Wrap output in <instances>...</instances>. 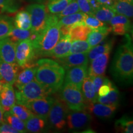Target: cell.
<instances>
[{"label": "cell", "mask_w": 133, "mask_h": 133, "mask_svg": "<svg viewBox=\"0 0 133 133\" xmlns=\"http://www.w3.org/2000/svg\"><path fill=\"white\" fill-rule=\"evenodd\" d=\"M0 133H19L17 131L6 123V121H3L0 123Z\"/></svg>", "instance_id": "obj_44"}, {"label": "cell", "mask_w": 133, "mask_h": 133, "mask_svg": "<svg viewBox=\"0 0 133 133\" xmlns=\"http://www.w3.org/2000/svg\"><path fill=\"white\" fill-rule=\"evenodd\" d=\"M45 119L35 115H33L25 122L27 132H39L45 127Z\"/></svg>", "instance_id": "obj_24"}, {"label": "cell", "mask_w": 133, "mask_h": 133, "mask_svg": "<svg viewBox=\"0 0 133 133\" xmlns=\"http://www.w3.org/2000/svg\"><path fill=\"white\" fill-rule=\"evenodd\" d=\"M91 78L92 79L95 91L97 93L99 88L101 87V85L103 84V83H104V81L105 80V75H101L93 76V77H91Z\"/></svg>", "instance_id": "obj_43"}, {"label": "cell", "mask_w": 133, "mask_h": 133, "mask_svg": "<svg viewBox=\"0 0 133 133\" xmlns=\"http://www.w3.org/2000/svg\"><path fill=\"white\" fill-rule=\"evenodd\" d=\"M32 41L30 39H26L16 43V63L20 67L32 65L33 59L35 57Z\"/></svg>", "instance_id": "obj_7"}, {"label": "cell", "mask_w": 133, "mask_h": 133, "mask_svg": "<svg viewBox=\"0 0 133 133\" xmlns=\"http://www.w3.org/2000/svg\"><path fill=\"white\" fill-rule=\"evenodd\" d=\"M117 107L118 106L109 105L96 102L86 104L85 110H87V112L91 113L97 117L107 119L112 116L116 110Z\"/></svg>", "instance_id": "obj_14"}, {"label": "cell", "mask_w": 133, "mask_h": 133, "mask_svg": "<svg viewBox=\"0 0 133 133\" xmlns=\"http://www.w3.org/2000/svg\"><path fill=\"white\" fill-rule=\"evenodd\" d=\"M12 28V22L11 18L0 17V39L8 37Z\"/></svg>", "instance_id": "obj_36"}, {"label": "cell", "mask_w": 133, "mask_h": 133, "mask_svg": "<svg viewBox=\"0 0 133 133\" xmlns=\"http://www.w3.org/2000/svg\"><path fill=\"white\" fill-rule=\"evenodd\" d=\"M31 21V31L34 34L39 33L47 24L49 15L46 6L40 4H32L26 8Z\"/></svg>", "instance_id": "obj_6"}, {"label": "cell", "mask_w": 133, "mask_h": 133, "mask_svg": "<svg viewBox=\"0 0 133 133\" xmlns=\"http://www.w3.org/2000/svg\"><path fill=\"white\" fill-rule=\"evenodd\" d=\"M71 39L69 35L61 36L54 48L49 51L46 56L55 59H61L70 54Z\"/></svg>", "instance_id": "obj_15"}, {"label": "cell", "mask_w": 133, "mask_h": 133, "mask_svg": "<svg viewBox=\"0 0 133 133\" xmlns=\"http://www.w3.org/2000/svg\"><path fill=\"white\" fill-rule=\"evenodd\" d=\"M16 103V93L11 84H3V88L0 93V106L3 112H9Z\"/></svg>", "instance_id": "obj_17"}, {"label": "cell", "mask_w": 133, "mask_h": 133, "mask_svg": "<svg viewBox=\"0 0 133 133\" xmlns=\"http://www.w3.org/2000/svg\"><path fill=\"white\" fill-rule=\"evenodd\" d=\"M15 93L17 104L23 105L33 100L49 96V93L35 78L21 89L16 90Z\"/></svg>", "instance_id": "obj_5"}, {"label": "cell", "mask_w": 133, "mask_h": 133, "mask_svg": "<svg viewBox=\"0 0 133 133\" xmlns=\"http://www.w3.org/2000/svg\"><path fill=\"white\" fill-rule=\"evenodd\" d=\"M79 10L84 14H93V11L89 4V0H77Z\"/></svg>", "instance_id": "obj_42"}, {"label": "cell", "mask_w": 133, "mask_h": 133, "mask_svg": "<svg viewBox=\"0 0 133 133\" xmlns=\"http://www.w3.org/2000/svg\"><path fill=\"white\" fill-rule=\"evenodd\" d=\"M112 31L116 35H124L131 30V22L127 17L115 14L110 21Z\"/></svg>", "instance_id": "obj_19"}, {"label": "cell", "mask_w": 133, "mask_h": 133, "mask_svg": "<svg viewBox=\"0 0 133 133\" xmlns=\"http://www.w3.org/2000/svg\"><path fill=\"white\" fill-rule=\"evenodd\" d=\"M17 9L13 0H0V14L3 13H12Z\"/></svg>", "instance_id": "obj_40"}, {"label": "cell", "mask_w": 133, "mask_h": 133, "mask_svg": "<svg viewBox=\"0 0 133 133\" xmlns=\"http://www.w3.org/2000/svg\"><path fill=\"white\" fill-rule=\"evenodd\" d=\"M119 92L118 89L114 85L112 89L107 95L97 97V102L109 105H118L119 100Z\"/></svg>", "instance_id": "obj_30"}, {"label": "cell", "mask_w": 133, "mask_h": 133, "mask_svg": "<svg viewBox=\"0 0 133 133\" xmlns=\"http://www.w3.org/2000/svg\"><path fill=\"white\" fill-rule=\"evenodd\" d=\"M79 11H80V10H79L77 1L76 0H71V2L66 6V7L63 10L62 12L56 15H57L58 18L60 19L62 17L69 16V15L74 14V13L79 12Z\"/></svg>", "instance_id": "obj_39"}, {"label": "cell", "mask_w": 133, "mask_h": 133, "mask_svg": "<svg viewBox=\"0 0 133 133\" xmlns=\"http://www.w3.org/2000/svg\"><path fill=\"white\" fill-rule=\"evenodd\" d=\"M16 43L8 37L0 39V60L8 63H16Z\"/></svg>", "instance_id": "obj_16"}, {"label": "cell", "mask_w": 133, "mask_h": 133, "mask_svg": "<svg viewBox=\"0 0 133 133\" xmlns=\"http://www.w3.org/2000/svg\"><path fill=\"white\" fill-rule=\"evenodd\" d=\"M113 86H114V84L109 79L105 78L103 84L101 85V87L99 88V90H98L97 93L99 96L100 97H102V96L107 95L112 89Z\"/></svg>", "instance_id": "obj_41"}, {"label": "cell", "mask_w": 133, "mask_h": 133, "mask_svg": "<svg viewBox=\"0 0 133 133\" xmlns=\"http://www.w3.org/2000/svg\"><path fill=\"white\" fill-rule=\"evenodd\" d=\"M20 66L17 63H8L0 60V81L3 84L13 85L19 73Z\"/></svg>", "instance_id": "obj_11"}, {"label": "cell", "mask_w": 133, "mask_h": 133, "mask_svg": "<svg viewBox=\"0 0 133 133\" xmlns=\"http://www.w3.org/2000/svg\"><path fill=\"white\" fill-rule=\"evenodd\" d=\"M124 1H128V2H129V3H132V4H133V0H124Z\"/></svg>", "instance_id": "obj_49"}, {"label": "cell", "mask_w": 133, "mask_h": 133, "mask_svg": "<svg viewBox=\"0 0 133 133\" xmlns=\"http://www.w3.org/2000/svg\"><path fill=\"white\" fill-rule=\"evenodd\" d=\"M125 42L116 50L110 72L117 82L129 84L132 83L133 78V51L130 35L128 33L126 34Z\"/></svg>", "instance_id": "obj_1"}, {"label": "cell", "mask_w": 133, "mask_h": 133, "mask_svg": "<svg viewBox=\"0 0 133 133\" xmlns=\"http://www.w3.org/2000/svg\"><path fill=\"white\" fill-rule=\"evenodd\" d=\"M112 46L113 42L110 41V42L105 43L103 44H98L97 45L92 47L88 53V59L91 61L100 55L105 52H110Z\"/></svg>", "instance_id": "obj_32"}, {"label": "cell", "mask_w": 133, "mask_h": 133, "mask_svg": "<svg viewBox=\"0 0 133 133\" xmlns=\"http://www.w3.org/2000/svg\"><path fill=\"white\" fill-rule=\"evenodd\" d=\"M67 106L64 101L54 100L50 109L48 119L53 127L57 129H62L66 124Z\"/></svg>", "instance_id": "obj_8"}, {"label": "cell", "mask_w": 133, "mask_h": 133, "mask_svg": "<svg viewBox=\"0 0 133 133\" xmlns=\"http://www.w3.org/2000/svg\"><path fill=\"white\" fill-rule=\"evenodd\" d=\"M91 48V46L86 40H75L71 44L70 54L88 52Z\"/></svg>", "instance_id": "obj_37"}, {"label": "cell", "mask_w": 133, "mask_h": 133, "mask_svg": "<svg viewBox=\"0 0 133 133\" xmlns=\"http://www.w3.org/2000/svg\"><path fill=\"white\" fill-rule=\"evenodd\" d=\"M37 66L36 65L25 66L21 72L19 73L17 78L14 83L17 89H21L25 84L30 82L35 78Z\"/></svg>", "instance_id": "obj_20"}, {"label": "cell", "mask_w": 133, "mask_h": 133, "mask_svg": "<svg viewBox=\"0 0 133 133\" xmlns=\"http://www.w3.org/2000/svg\"><path fill=\"white\" fill-rule=\"evenodd\" d=\"M88 53H71L64 57L57 59V62L66 70L74 66H88L89 61Z\"/></svg>", "instance_id": "obj_13"}, {"label": "cell", "mask_w": 133, "mask_h": 133, "mask_svg": "<svg viewBox=\"0 0 133 133\" xmlns=\"http://www.w3.org/2000/svg\"><path fill=\"white\" fill-rule=\"evenodd\" d=\"M115 14L116 13L112 6L101 5V7L94 12L92 15L102 22L107 23L110 22Z\"/></svg>", "instance_id": "obj_28"}, {"label": "cell", "mask_w": 133, "mask_h": 133, "mask_svg": "<svg viewBox=\"0 0 133 133\" xmlns=\"http://www.w3.org/2000/svg\"><path fill=\"white\" fill-rule=\"evenodd\" d=\"M33 36V33L31 31V30L20 29L13 26L8 37L12 42L17 43L19 41L24 40V39H31Z\"/></svg>", "instance_id": "obj_27"}, {"label": "cell", "mask_w": 133, "mask_h": 133, "mask_svg": "<svg viewBox=\"0 0 133 133\" xmlns=\"http://www.w3.org/2000/svg\"><path fill=\"white\" fill-rule=\"evenodd\" d=\"M112 7L116 14H120L128 18L132 17L133 6L130 3L124 0H116Z\"/></svg>", "instance_id": "obj_25"}, {"label": "cell", "mask_w": 133, "mask_h": 133, "mask_svg": "<svg viewBox=\"0 0 133 133\" xmlns=\"http://www.w3.org/2000/svg\"><path fill=\"white\" fill-rule=\"evenodd\" d=\"M3 118L4 121L9 124L13 128H14L19 133L27 132L26 130L24 121L21 120L17 116H15L10 111L4 113Z\"/></svg>", "instance_id": "obj_26"}, {"label": "cell", "mask_w": 133, "mask_h": 133, "mask_svg": "<svg viewBox=\"0 0 133 133\" xmlns=\"http://www.w3.org/2000/svg\"><path fill=\"white\" fill-rule=\"evenodd\" d=\"M10 112L24 122L34 115L26 106L21 104H15Z\"/></svg>", "instance_id": "obj_33"}, {"label": "cell", "mask_w": 133, "mask_h": 133, "mask_svg": "<svg viewBox=\"0 0 133 133\" xmlns=\"http://www.w3.org/2000/svg\"><path fill=\"white\" fill-rule=\"evenodd\" d=\"M110 52L104 53L91 61V65L88 70L89 77L104 75L109 62Z\"/></svg>", "instance_id": "obj_18"}, {"label": "cell", "mask_w": 133, "mask_h": 133, "mask_svg": "<svg viewBox=\"0 0 133 133\" xmlns=\"http://www.w3.org/2000/svg\"><path fill=\"white\" fill-rule=\"evenodd\" d=\"M86 14L82 12H78L69 16L60 18L59 23L61 26H66L70 28L74 25L78 23L83 22Z\"/></svg>", "instance_id": "obj_29"}, {"label": "cell", "mask_w": 133, "mask_h": 133, "mask_svg": "<svg viewBox=\"0 0 133 133\" xmlns=\"http://www.w3.org/2000/svg\"><path fill=\"white\" fill-rule=\"evenodd\" d=\"M89 3L91 9L92 10L93 13L101 6V3L99 2L98 0H89Z\"/></svg>", "instance_id": "obj_45"}, {"label": "cell", "mask_w": 133, "mask_h": 133, "mask_svg": "<svg viewBox=\"0 0 133 133\" xmlns=\"http://www.w3.org/2000/svg\"><path fill=\"white\" fill-rule=\"evenodd\" d=\"M87 66H77L66 69L64 78L65 83L73 84L81 89L83 80L87 76Z\"/></svg>", "instance_id": "obj_12"}, {"label": "cell", "mask_w": 133, "mask_h": 133, "mask_svg": "<svg viewBox=\"0 0 133 133\" xmlns=\"http://www.w3.org/2000/svg\"><path fill=\"white\" fill-rule=\"evenodd\" d=\"M62 86L61 99L69 109L73 111L84 110L86 102L81 89L69 83H64Z\"/></svg>", "instance_id": "obj_4"}, {"label": "cell", "mask_w": 133, "mask_h": 133, "mask_svg": "<svg viewBox=\"0 0 133 133\" xmlns=\"http://www.w3.org/2000/svg\"><path fill=\"white\" fill-rule=\"evenodd\" d=\"M71 0H48L47 9L52 14H59L71 2Z\"/></svg>", "instance_id": "obj_35"}, {"label": "cell", "mask_w": 133, "mask_h": 133, "mask_svg": "<svg viewBox=\"0 0 133 133\" xmlns=\"http://www.w3.org/2000/svg\"><path fill=\"white\" fill-rule=\"evenodd\" d=\"M35 79L50 95L61 89L64 81V68L56 61L41 59L37 61Z\"/></svg>", "instance_id": "obj_2"}, {"label": "cell", "mask_w": 133, "mask_h": 133, "mask_svg": "<svg viewBox=\"0 0 133 133\" xmlns=\"http://www.w3.org/2000/svg\"><path fill=\"white\" fill-rule=\"evenodd\" d=\"M54 100V98L48 96L26 102L25 105L29 108L33 114L46 120Z\"/></svg>", "instance_id": "obj_9"}, {"label": "cell", "mask_w": 133, "mask_h": 133, "mask_svg": "<svg viewBox=\"0 0 133 133\" xmlns=\"http://www.w3.org/2000/svg\"><path fill=\"white\" fill-rule=\"evenodd\" d=\"M101 5L112 6L116 0H98Z\"/></svg>", "instance_id": "obj_46"}, {"label": "cell", "mask_w": 133, "mask_h": 133, "mask_svg": "<svg viewBox=\"0 0 133 133\" xmlns=\"http://www.w3.org/2000/svg\"><path fill=\"white\" fill-rule=\"evenodd\" d=\"M83 22L86 26H88L92 30L99 29V28L102 27L105 25L104 22L99 21L92 14H86Z\"/></svg>", "instance_id": "obj_38"}, {"label": "cell", "mask_w": 133, "mask_h": 133, "mask_svg": "<svg viewBox=\"0 0 133 133\" xmlns=\"http://www.w3.org/2000/svg\"><path fill=\"white\" fill-rule=\"evenodd\" d=\"M92 116L84 110L74 111L66 115V121L68 127L71 129L83 128L91 122Z\"/></svg>", "instance_id": "obj_10"}, {"label": "cell", "mask_w": 133, "mask_h": 133, "mask_svg": "<svg viewBox=\"0 0 133 133\" xmlns=\"http://www.w3.org/2000/svg\"><path fill=\"white\" fill-rule=\"evenodd\" d=\"M111 31L112 28L105 25L99 29L92 30L88 35L87 41L91 48L94 47L104 40Z\"/></svg>", "instance_id": "obj_21"}, {"label": "cell", "mask_w": 133, "mask_h": 133, "mask_svg": "<svg viewBox=\"0 0 133 133\" xmlns=\"http://www.w3.org/2000/svg\"><path fill=\"white\" fill-rule=\"evenodd\" d=\"M59 19L56 14L49 15L47 24L39 33L35 34L32 43L36 54L46 56L61 37Z\"/></svg>", "instance_id": "obj_3"}, {"label": "cell", "mask_w": 133, "mask_h": 133, "mask_svg": "<svg viewBox=\"0 0 133 133\" xmlns=\"http://www.w3.org/2000/svg\"><path fill=\"white\" fill-rule=\"evenodd\" d=\"M92 29L86 26L84 22L78 23L70 27L69 35L71 41L86 40L88 35Z\"/></svg>", "instance_id": "obj_22"}, {"label": "cell", "mask_w": 133, "mask_h": 133, "mask_svg": "<svg viewBox=\"0 0 133 133\" xmlns=\"http://www.w3.org/2000/svg\"><path fill=\"white\" fill-rule=\"evenodd\" d=\"M3 115H4V112H3L2 109H1V106H0V123L4 121V118H3Z\"/></svg>", "instance_id": "obj_47"}, {"label": "cell", "mask_w": 133, "mask_h": 133, "mask_svg": "<svg viewBox=\"0 0 133 133\" xmlns=\"http://www.w3.org/2000/svg\"><path fill=\"white\" fill-rule=\"evenodd\" d=\"M115 128L123 132H133V121L132 118L124 115L118 119L115 124Z\"/></svg>", "instance_id": "obj_34"}, {"label": "cell", "mask_w": 133, "mask_h": 133, "mask_svg": "<svg viewBox=\"0 0 133 133\" xmlns=\"http://www.w3.org/2000/svg\"><path fill=\"white\" fill-rule=\"evenodd\" d=\"M84 99L86 103H94L97 102V93L95 91L92 79L89 76H86L83 80L81 89Z\"/></svg>", "instance_id": "obj_23"}, {"label": "cell", "mask_w": 133, "mask_h": 133, "mask_svg": "<svg viewBox=\"0 0 133 133\" xmlns=\"http://www.w3.org/2000/svg\"><path fill=\"white\" fill-rule=\"evenodd\" d=\"M16 28L23 30H31L30 17L26 11H21L16 14L14 19Z\"/></svg>", "instance_id": "obj_31"}, {"label": "cell", "mask_w": 133, "mask_h": 133, "mask_svg": "<svg viewBox=\"0 0 133 133\" xmlns=\"http://www.w3.org/2000/svg\"><path fill=\"white\" fill-rule=\"evenodd\" d=\"M3 88V84L1 82V81H0V93H1V91H2Z\"/></svg>", "instance_id": "obj_48"}]
</instances>
